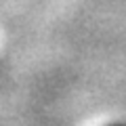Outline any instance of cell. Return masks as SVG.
<instances>
[{"instance_id":"obj_1","label":"cell","mask_w":126,"mask_h":126,"mask_svg":"<svg viewBox=\"0 0 126 126\" xmlns=\"http://www.w3.org/2000/svg\"><path fill=\"white\" fill-rule=\"evenodd\" d=\"M109 126H126V124H109Z\"/></svg>"}]
</instances>
